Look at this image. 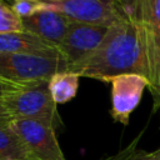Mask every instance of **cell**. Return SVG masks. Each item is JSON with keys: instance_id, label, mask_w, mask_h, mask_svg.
<instances>
[{"instance_id": "1", "label": "cell", "mask_w": 160, "mask_h": 160, "mask_svg": "<svg viewBox=\"0 0 160 160\" xmlns=\"http://www.w3.org/2000/svg\"><path fill=\"white\" fill-rule=\"evenodd\" d=\"M80 78H91L109 82L124 74H139L146 78L142 49L136 25L128 18L111 25L94 52L69 66Z\"/></svg>"}, {"instance_id": "2", "label": "cell", "mask_w": 160, "mask_h": 160, "mask_svg": "<svg viewBox=\"0 0 160 160\" xmlns=\"http://www.w3.org/2000/svg\"><path fill=\"white\" fill-rule=\"evenodd\" d=\"M142 49L146 79L154 100L160 108V0H141L140 20L136 25Z\"/></svg>"}, {"instance_id": "3", "label": "cell", "mask_w": 160, "mask_h": 160, "mask_svg": "<svg viewBox=\"0 0 160 160\" xmlns=\"http://www.w3.org/2000/svg\"><path fill=\"white\" fill-rule=\"evenodd\" d=\"M1 102L11 119L40 120L55 128L61 122L49 89V80L21 86L4 98Z\"/></svg>"}, {"instance_id": "4", "label": "cell", "mask_w": 160, "mask_h": 160, "mask_svg": "<svg viewBox=\"0 0 160 160\" xmlns=\"http://www.w3.org/2000/svg\"><path fill=\"white\" fill-rule=\"evenodd\" d=\"M66 70L69 64L62 58L0 52V76L20 86L50 80L54 74Z\"/></svg>"}, {"instance_id": "5", "label": "cell", "mask_w": 160, "mask_h": 160, "mask_svg": "<svg viewBox=\"0 0 160 160\" xmlns=\"http://www.w3.org/2000/svg\"><path fill=\"white\" fill-rule=\"evenodd\" d=\"M41 10H51L68 16L71 21L110 28L128 18L116 0H68L64 2L41 1Z\"/></svg>"}, {"instance_id": "6", "label": "cell", "mask_w": 160, "mask_h": 160, "mask_svg": "<svg viewBox=\"0 0 160 160\" xmlns=\"http://www.w3.org/2000/svg\"><path fill=\"white\" fill-rule=\"evenodd\" d=\"M11 128L36 160H66L55 135V126L32 119H12Z\"/></svg>"}, {"instance_id": "7", "label": "cell", "mask_w": 160, "mask_h": 160, "mask_svg": "<svg viewBox=\"0 0 160 160\" xmlns=\"http://www.w3.org/2000/svg\"><path fill=\"white\" fill-rule=\"evenodd\" d=\"M110 115L114 121L128 125L131 112L141 101L144 90L149 88V80L139 74H124L112 78Z\"/></svg>"}, {"instance_id": "8", "label": "cell", "mask_w": 160, "mask_h": 160, "mask_svg": "<svg viewBox=\"0 0 160 160\" xmlns=\"http://www.w3.org/2000/svg\"><path fill=\"white\" fill-rule=\"evenodd\" d=\"M109 28L72 21L59 45V52L68 61L69 66L80 62L96 50L105 38Z\"/></svg>"}, {"instance_id": "9", "label": "cell", "mask_w": 160, "mask_h": 160, "mask_svg": "<svg viewBox=\"0 0 160 160\" xmlns=\"http://www.w3.org/2000/svg\"><path fill=\"white\" fill-rule=\"evenodd\" d=\"M71 22L72 21L64 14L51 10H41L22 19L25 31L39 36L55 48H59L64 40Z\"/></svg>"}, {"instance_id": "10", "label": "cell", "mask_w": 160, "mask_h": 160, "mask_svg": "<svg viewBox=\"0 0 160 160\" xmlns=\"http://www.w3.org/2000/svg\"><path fill=\"white\" fill-rule=\"evenodd\" d=\"M0 52H18L49 58H62L58 48L50 45L49 42L29 31L0 35Z\"/></svg>"}, {"instance_id": "11", "label": "cell", "mask_w": 160, "mask_h": 160, "mask_svg": "<svg viewBox=\"0 0 160 160\" xmlns=\"http://www.w3.org/2000/svg\"><path fill=\"white\" fill-rule=\"evenodd\" d=\"M34 159L11 128V119L0 120V160Z\"/></svg>"}, {"instance_id": "12", "label": "cell", "mask_w": 160, "mask_h": 160, "mask_svg": "<svg viewBox=\"0 0 160 160\" xmlns=\"http://www.w3.org/2000/svg\"><path fill=\"white\" fill-rule=\"evenodd\" d=\"M80 76L70 70L54 74L49 80V89L54 101L58 104H65L72 100L79 89Z\"/></svg>"}, {"instance_id": "13", "label": "cell", "mask_w": 160, "mask_h": 160, "mask_svg": "<svg viewBox=\"0 0 160 160\" xmlns=\"http://www.w3.org/2000/svg\"><path fill=\"white\" fill-rule=\"evenodd\" d=\"M25 31L22 19L19 18L11 6L0 0V35Z\"/></svg>"}, {"instance_id": "14", "label": "cell", "mask_w": 160, "mask_h": 160, "mask_svg": "<svg viewBox=\"0 0 160 160\" xmlns=\"http://www.w3.org/2000/svg\"><path fill=\"white\" fill-rule=\"evenodd\" d=\"M140 136L141 135H138L136 139H134L126 148L121 149L115 155H110V156L102 158L100 160H139V159H141L148 151L138 148V142L140 140Z\"/></svg>"}, {"instance_id": "15", "label": "cell", "mask_w": 160, "mask_h": 160, "mask_svg": "<svg viewBox=\"0 0 160 160\" xmlns=\"http://www.w3.org/2000/svg\"><path fill=\"white\" fill-rule=\"evenodd\" d=\"M40 0L39 1H30V0H21V1H15L11 8L15 11V14L24 19L28 16H31L36 12L40 11Z\"/></svg>"}, {"instance_id": "16", "label": "cell", "mask_w": 160, "mask_h": 160, "mask_svg": "<svg viewBox=\"0 0 160 160\" xmlns=\"http://www.w3.org/2000/svg\"><path fill=\"white\" fill-rule=\"evenodd\" d=\"M122 9L124 14L130 19L135 25L139 24L140 11H141V0H116Z\"/></svg>"}, {"instance_id": "17", "label": "cell", "mask_w": 160, "mask_h": 160, "mask_svg": "<svg viewBox=\"0 0 160 160\" xmlns=\"http://www.w3.org/2000/svg\"><path fill=\"white\" fill-rule=\"evenodd\" d=\"M20 88H21L20 85H16V84H14L11 81H8V80H5L4 78L0 76V101L4 98H6L9 94L16 91Z\"/></svg>"}, {"instance_id": "18", "label": "cell", "mask_w": 160, "mask_h": 160, "mask_svg": "<svg viewBox=\"0 0 160 160\" xmlns=\"http://www.w3.org/2000/svg\"><path fill=\"white\" fill-rule=\"evenodd\" d=\"M2 119H11V118H10V115L8 114L6 109L4 108L2 102L0 101V120H2ZM11 120H12V119H11Z\"/></svg>"}, {"instance_id": "19", "label": "cell", "mask_w": 160, "mask_h": 160, "mask_svg": "<svg viewBox=\"0 0 160 160\" xmlns=\"http://www.w3.org/2000/svg\"><path fill=\"white\" fill-rule=\"evenodd\" d=\"M151 158H152V160H160V148L151 152Z\"/></svg>"}, {"instance_id": "20", "label": "cell", "mask_w": 160, "mask_h": 160, "mask_svg": "<svg viewBox=\"0 0 160 160\" xmlns=\"http://www.w3.org/2000/svg\"><path fill=\"white\" fill-rule=\"evenodd\" d=\"M139 160H152V158H151V152H146L141 159H139Z\"/></svg>"}, {"instance_id": "21", "label": "cell", "mask_w": 160, "mask_h": 160, "mask_svg": "<svg viewBox=\"0 0 160 160\" xmlns=\"http://www.w3.org/2000/svg\"><path fill=\"white\" fill-rule=\"evenodd\" d=\"M50 2H64V1H68V0H48Z\"/></svg>"}, {"instance_id": "22", "label": "cell", "mask_w": 160, "mask_h": 160, "mask_svg": "<svg viewBox=\"0 0 160 160\" xmlns=\"http://www.w3.org/2000/svg\"><path fill=\"white\" fill-rule=\"evenodd\" d=\"M15 1H21V0H15ZM30 1H39V0H30Z\"/></svg>"}, {"instance_id": "23", "label": "cell", "mask_w": 160, "mask_h": 160, "mask_svg": "<svg viewBox=\"0 0 160 160\" xmlns=\"http://www.w3.org/2000/svg\"><path fill=\"white\" fill-rule=\"evenodd\" d=\"M28 160H36V159H28Z\"/></svg>"}, {"instance_id": "24", "label": "cell", "mask_w": 160, "mask_h": 160, "mask_svg": "<svg viewBox=\"0 0 160 160\" xmlns=\"http://www.w3.org/2000/svg\"><path fill=\"white\" fill-rule=\"evenodd\" d=\"M159 110H160V108H159Z\"/></svg>"}]
</instances>
